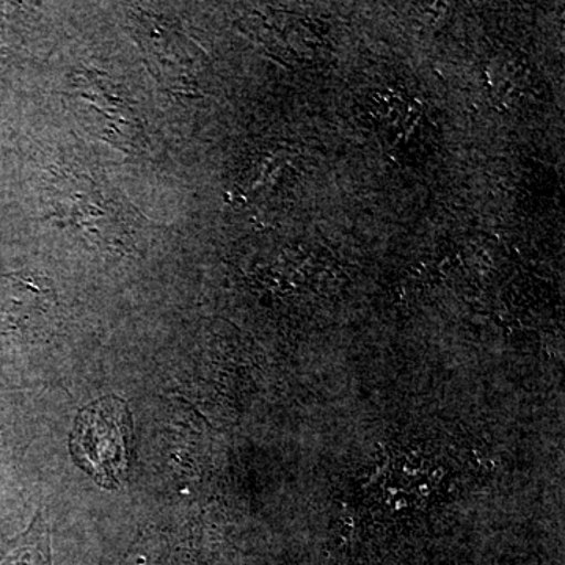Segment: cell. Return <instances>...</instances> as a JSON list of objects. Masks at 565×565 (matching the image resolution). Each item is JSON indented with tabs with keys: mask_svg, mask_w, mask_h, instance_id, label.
I'll use <instances>...</instances> for the list:
<instances>
[{
	"mask_svg": "<svg viewBox=\"0 0 565 565\" xmlns=\"http://www.w3.org/2000/svg\"><path fill=\"white\" fill-rule=\"evenodd\" d=\"M132 415L118 396L99 397L81 408L70 435L74 462L107 490L120 487L129 468Z\"/></svg>",
	"mask_w": 565,
	"mask_h": 565,
	"instance_id": "obj_1",
	"label": "cell"
},
{
	"mask_svg": "<svg viewBox=\"0 0 565 565\" xmlns=\"http://www.w3.org/2000/svg\"><path fill=\"white\" fill-rule=\"evenodd\" d=\"M0 565H52L50 530L41 512L2 556Z\"/></svg>",
	"mask_w": 565,
	"mask_h": 565,
	"instance_id": "obj_2",
	"label": "cell"
}]
</instances>
